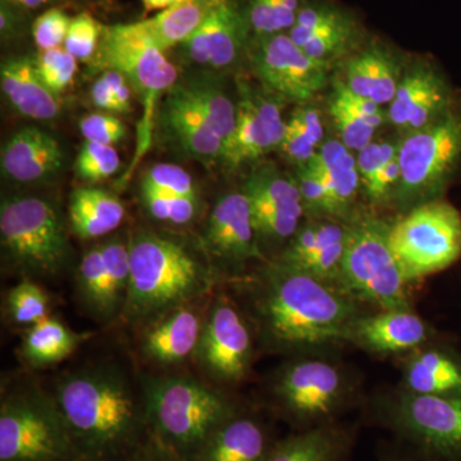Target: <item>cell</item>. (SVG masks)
<instances>
[{
	"label": "cell",
	"mask_w": 461,
	"mask_h": 461,
	"mask_svg": "<svg viewBox=\"0 0 461 461\" xmlns=\"http://www.w3.org/2000/svg\"><path fill=\"white\" fill-rule=\"evenodd\" d=\"M162 122L173 140L189 156L200 160L223 157L222 139L214 132L182 85L176 84L167 93L162 107Z\"/></svg>",
	"instance_id": "cb8c5ba5"
},
{
	"label": "cell",
	"mask_w": 461,
	"mask_h": 461,
	"mask_svg": "<svg viewBox=\"0 0 461 461\" xmlns=\"http://www.w3.org/2000/svg\"><path fill=\"white\" fill-rule=\"evenodd\" d=\"M330 115L339 140L353 153H359L373 141L375 130L360 120L335 93L330 100Z\"/></svg>",
	"instance_id": "60d3db41"
},
{
	"label": "cell",
	"mask_w": 461,
	"mask_h": 461,
	"mask_svg": "<svg viewBox=\"0 0 461 461\" xmlns=\"http://www.w3.org/2000/svg\"><path fill=\"white\" fill-rule=\"evenodd\" d=\"M68 214L76 236L83 240L98 239L121 226L124 206L108 191L81 187L72 193Z\"/></svg>",
	"instance_id": "4dcf8cb0"
},
{
	"label": "cell",
	"mask_w": 461,
	"mask_h": 461,
	"mask_svg": "<svg viewBox=\"0 0 461 461\" xmlns=\"http://www.w3.org/2000/svg\"><path fill=\"white\" fill-rule=\"evenodd\" d=\"M248 27L247 16L233 0H227L181 45L191 62L223 68L238 58Z\"/></svg>",
	"instance_id": "ffe728a7"
},
{
	"label": "cell",
	"mask_w": 461,
	"mask_h": 461,
	"mask_svg": "<svg viewBox=\"0 0 461 461\" xmlns=\"http://www.w3.org/2000/svg\"><path fill=\"white\" fill-rule=\"evenodd\" d=\"M391 249L411 284L453 266L461 257V215L450 203L430 200L390 226Z\"/></svg>",
	"instance_id": "9c48e42d"
},
{
	"label": "cell",
	"mask_w": 461,
	"mask_h": 461,
	"mask_svg": "<svg viewBox=\"0 0 461 461\" xmlns=\"http://www.w3.org/2000/svg\"><path fill=\"white\" fill-rule=\"evenodd\" d=\"M62 165L59 142L38 127H25L14 133L2 150L3 173L23 184L44 180Z\"/></svg>",
	"instance_id": "484cf974"
},
{
	"label": "cell",
	"mask_w": 461,
	"mask_h": 461,
	"mask_svg": "<svg viewBox=\"0 0 461 461\" xmlns=\"http://www.w3.org/2000/svg\"><path fill=\"white\" fill-rule=\"evenodd\" d=\"M335 94L360 120L373 127L375 131L384 122V113L382 111V105L377 104L373 100L357 95L353 91L348 90L345 84H338Z\"/></svg>",
	"instance_id": "681fc988"
},
{
	"label": "cell",
	"mask_w": 461,
	"mask_h": 461,
	"mask_svg": "<svg viewBox=\"0 0 461 461\" xmlns=\"http://www.w3.org/2000/svg\"><path fill=\"white\" fill-rule=\"evenodd\" d=\"M400 80L402 77L395 59L379 47H372L357 54L346 68L345 85L348 89L379 105L393 102Z\"/></svg>",
	"instance_id": "f546056e"
},
{
	"label": "cell",
	"mask_w": 461,
	"mask_h": 461,
	"mask_svg": "<svg viewBox=\"0 0 461 461\" xmlns=\"http://www.w3.org/2000/svg\"><path fill=\"white\" fill-rule=\"evenodd\" d=\"M402 390L421 395L461 397V355L453 348L429 344L406 354Z\"/></svg>",
	"instance_id": "d4e9b609"
},
{
	"label": "cell",
	"mask_w": 461,
	"mask_h": 461,
	"mask_svg": "<svg viewBox=\"0 0 461 461\" xmlns=\"http://www.w3.org/2000/svg\"><path fill=\"white\" fill-rule=\"evenodd\" d=\"M141 387L149 436L184 461H193L212 433L239 411L223 393L193 377H147Z\"/></svg>",
	"instance_id": "277c9868"
},
{
	"label": "cell",
	"mask_w": 461,
	"mask_h": 461,
	"mask_svg": "<svg viewBox=\"0 0 461 461\" xmlns=\"http://www.w3.org/2000/svg\"><path fill=\"white\" fill-rule=\"evenodd\" d=\"M272 393L282 417L300 430L335 423L353 395L344 369L314 357L285 366Z\"/></svg>",
	"instance_id": "30bf717a"
},
{
	"label": "cell",
	"mask_w": 461,
	"mask_h": 461,
	"mask_svg": "<svg viewBox=\"0 0 461 461\" xmlns=\"http://www.w3.org/2000/svg\"><path fill=\"white\" fill-rule=\"evenodd\" d=\"M98 58L103 68L120 72L144 102L145 118L151 122L154 103L177 84V69L165 50L151 41L140 23L103 27Z\"/></svg>",
	"instance_id": "7c38bea8"
},
{
	"label": "cell",
	"mask_w": 461,
	"mask_h": 461,
	"mask_svg": "<svg viewBox=\"0 0 461 461\" xmlns=\"http://www.w3.org/2000/svg\"><path fill=\"white\" fill-rule=\"evenodd\" d=\"M323 181L339 209V218L350 212L357 190L362 187L357 158L341 140L323 142L317 154L306 165Z\"/></svg>",
	"instance_id": "f1b7e54d"
},
{
	"label": "cell",
	"mask_w": 461,
	"mask_h": 461,
	"mask_svg": "<svg viewBox=\"0 0 461 461\" xmlns=\"http://www.w3.org/2000/svg\"><path fill=\"white\" fill-rule=\"evenodd\" d=\"M120 167V156L113 147L90 141H85L75 162L76 175L87 182L107 180Z\"/></svg>",
	"instance_id": "f35d334b"
},
{
	"label": "cell",
	"mask_w": 461,
	"mask_h": 461,
	"mask_svg": "<svg viewBox=\"0 0 461 461\" xmlns=\"http://www.w3.org/2000/svg\"><path fill=\"white\" fill-rule=\"evenodd\" d=\"M182 0H141L145 12L166 11V9L178 5Z\"/></svg>",
	"instance_id": "9f6ffc18"
},
{
	"label": "cell",
	"mask_w": 461,
	"mask_h": 461,
	"mask_svg": "<svg viewBox=\"0 0 461 461\" xmlns=\"http://www.w3.org/2000/svg\"><path fill=\"white\" fill-rule=\"evenodd\" d=\"M130 287L122 320L145 327L212 290L213 273L186 245L151 230L130 239Z\"/></svg>",
	"instance_id": "3957f363"
},
{
	"label": "cell",
	"mask_w": 461,
	"mask_h": 461,
	"mask_svg": "<svg viewBox=\"0 0 461 461\" xmlns=\"http://www.w3.org/2000/svg\"><path fill=\"white\" fill-rule=\"evenodd\" d=\"M182 86L200 112L204 114L214 132L222 139L226 149L236 126V105L232 100L224 93L221 84L211 77L195 78Z\"/></svg>",
	"instance_id": "836d02e7"
},
{
	"label": "cell",
	"mask_w": 461,
	"mask_h": 461,
	"mask_svg": "<svg viewBox=\"0 0 461 461\" xmlns=\"http://www.w3.org/2000/svg\"><path fill=\"white\" fill-rule=\"evenodd\" d=\"M0 85L9 104L23 117L48 121L59 114V99L42 81L32 58L5 59L0 67Z\"/></svg>",
	"instance_id": "4316f807"
},
{
	"label": "cell",
	"mask_w": 461,
	"mask_h": 461,
	"mask_svg": "<svg viewBox=\"0 0 461 461\" xmlns=\"http://www.w3.org/2000/svg\"><path fill=\"white\" fill-rule=\"evenodd\" d=\"M103 27L89 14L72 18L63 48L77 60H89L95 56L102 39Z\"/></svg>",
	"instance_id": "ee69618b"
},
{
	"label": "cell",
	"mask_w": 461,
	"mask_h": 461,
	"mask_svg": "<svg viewBox=\"0 0 461 461\" xmlns=\"http://www.w3.org/2000/svg\"><path fill=\"white\" fill-rule=\"evenodd\" d=\"M251 205L304 206L296 180L272 168H262L249 178L244 187Z\"/></svg>",
	"instance_id": "e575fe53"
},
{
	"label": "cell",
	"mask_w": 461,
	"mask_h": 461,
	"mask_svg": "<svg viewBox=\"0 0 461 461\" xmlns=\"http://www.w3.org/2000/svg\"><path fill=\"white\" fill-rule=\"evenodd\" d=\"M318 149L320 148L293 121H287L284 140L278 149L286 159L294 165L304 167L313 159Z\"/></svg>",
	"instance_id": "c3c4849f"
},
{
	"label": "cell",
	"mask_w": 461,
	"mask_h": 461,
	"mask_svg": "<svg viewBox=\"0 0 461 461\" xmlns=\"http://www.w3.org/2000/svg\"><path fill=\"white\" fill-rule=\"evenodd\" d=\"M142 203L148 213L160 222L184 226L193 222L198 213V199L182 198L141 186Z\"/></svg>",
	"instance_id": "74e56055"
},
{
	"label": "cell",
	"mask_w": 461,
	"mask_h": 461,
	"mask_svg": "<svg viewBox=\"0 0 461 461\" xmlns=\"http://www.w3.org/2000/svg\"><path fill=\"white\" fill-rule=\"evenodd\" d=\"M354 35L353 21L348 18L339 25L330 27V29L323 30V32H315L299 47L312 59L329 66L330 60L336 59V58L344 54L346 50L350 47Z\"/></svg>",
	"instance_id": "ab89813d"
},
{
	"label": "cell",
	"mask_w": 461,
	"mask_h": 461,
	"mask_svg": "<svg viewBox=\"0 0 461 461\" xmlns=\"http://www.w3.org/2000/svg\"><path fill=\"white\" fill-rule=\"evenodd\" d=\"M348 233V223L338 218L313 217L299 227L276 260L339 287Z\"/></svg>",
	"instance_id": "e0dca14e"
},
{
	"label": "cell",
	"mask_w": 461,
	"mask_h": 461,
	"mask_svg": "<svg viewBox=\"0 0 461 461\" xmlns=\"http://www.w3.org/2000/svg\"><path fill=\"white\" fill-rule=\"evenodd\" d=\"M50 393L84 461H126L149 437L142 387L117 366L67 372Z\"/></svg>",
	"instance_id": "7a4b0ae2"
},
{
	"label": "cell",
	"mask_w": 461,
	"mask_h": 461,
	"mask_svg": "<svg viewBox=\"0 0 461 461\" xmlns=\"http://www.w3.org/2000/svg\"><path fill=\"white\" fill-rule=\"evenodd\" d=\"M373 418L436 461H461V397L400 390L379 400Z\"/></svg>",
	"instance_id": "ba28073f"
},
{
	"label": "cell",
	"mask_w": 461,
	"mask_h": 461,
	"mask_svg": "<svg viewBox=\"0 0 461 461\" xmlns=\"http://www.w3.org/2000/svg\"><path fill=\"white\" fill-rule=\"evenodd\" d=\"M72 18L60 9L53 8L36 18L32 38L39 50H56L65 45Z\"/></svg>",
	"instance_id": "bcb514c9"
},
{
	"label": "cell",
	"mask_w": 461,
	"mask_h": 461,
	"mask_svg": "<svg viewBox=\"0 0 461 461\" xmlns=\"http://www.w3.org/2000/svg\"><path fill=\"white\" fill-rule=\"evenodd\" d=\"M204 240L208 250L226 263L262 259L250 202L244 191L227 194L215 203Z\"/></svg>",
	"instance_id": "ac0fdd59"
},
{
	"label": "cell",
	"mask_w": 461,
	"mask_h": 461,
	"mask_svg": "<svg viewBox=\"0 0 461 461\" xmlns=\"http://www.w3.org/2000/svg\"><path fill=\"white\" fill-rule=\"evenodd\" d=\"M276 442L259 418L238 411L212 433L193 461H264Z\"/></svg>",
	"instance_id": "603a6c76"
},
{
	"label": "cell",
	"mask_w": 461,
	"mask_h": 461,
	"mask_svg": "<svg viewBox=\"0 0 461 461\" xmlns=\"http://www.w3.org/2000/svg\"><path fill=\"white\" fill-rule=\"evenodd\" d=\"M91 100H93L95 107L103 109V111L117 113V104H115L113 91H112L111 85L105 80L104 76H100L98 80L94 83L93 87H91Z\"/></svg>",
	"instance_id": "db71d44e"
},
{
	"label": "cell",
	"mask_w": 461,
	"mask_h": 461,
	"mask_svg": "<svg viewBox=\"0 0 461 461\" xmlns=\"http://www.w3.org/2000/svg\"><path fill=\"white\" fill-rule=\"evenodd\" d=\"M253 66L267 90L294 102H308L329 80V66L312 59L285 32L258 38Z\"/></svg>",
	"instance_id": "9a60e30c"
},
{
	"label": "cell",
	"mask_w": 461,
	"mask_h": 461,
	"mask_svg": "<svg viewBox=\"0 0 461 461\" xmlns=\"http://www.w3.org/2000/svg\"><path fill=\"white\" fill-rule=\"evenodd\" d=\"M432 329L411 308L387 309L362 314L348 342L377 355L409 354L429 344Z\"/></svg>",
	"instance_id": "d6986e66"
},
{
	"label": "cell",
	"mask_w": 461,
	"mask_h": 461,
	"mask_svg": "<svg viewBox=\"0 0 461 461\" xmlns=\"http://www.w3.org/2000/svg\"><path fill=\"white\" fill-rule=\"evenodd\" d=\"M286 131L281 105L272 96L245 87L236 104V126L224 149L223 159L230 167L256 160L280 149Z\"/></svg>",
	"instance_id": "2e32d148"
},
{
	"label": "cell",
	"mask_w": 461,
	"mask_h": 461,
	"mask_svg": "<svg viewBox=\"0 0 461 461\" xmlns=\"http://www.w3.org/2000/svg\"><path fill=\"white\" fill-rule=\"evenodd\" d=\"M253 351L247 321L229 299L218 297L205 315L194 359L214 381L233 384L247 377Z\"/></svg>",
	"instance_id": "4fadbf2b"
},
{
	"label": "cell",
	"mask_w": 461,
	"mask_h": 461,
	"mask_svg": "<svg viewBox=\"0 0 461 461\" xmlns=\"http://www.w3.org/2000/svg\"><path fill=\"white\" fill-rule=\"evenodd\" d=\"M89 333H76L56 318L48 317L33 324L23 335L20 354L32 366H51L65 360Z\"/></svg>",
	"instance_id": "d6a6232c"
},
{
	"label": "cell",
	"mask_w": 461,
	"mask_h": 461,
	"mask_svg": "<svg viewBox=\"0 0 461 461\" xmlns=\"http://www.w3.org/2000/svg\"><path fill=\"white\" fill-rule=\"evenodd\" d=\"M414 450V448H412ZM379 461H436L414 450V454L402 453V451L393 450V448H384L379 453Z\"/></svg>",
	"instance_id": "11a10c76"
},
{
	"label": "cell",
	"mask_w": 461,
	"mask_h": 461,
	"mask_svg": "<svg viewBox=\"0 0 461 461\" xmlns=\"http://www.w3.org/2000/svg\"><path fill=\"white\" fill-rule=\"evenodd\" d=\"M126 461H184L158 444L150 436L145 439L144 444L138 448Z\"/></svg>",
	"instance_id": "f5cc1de1"
},
{
	"label": "cell",
	"mask_w": 461,
	"mask_h": 461,
	"mask_svg": "<svg viewBox=\"0 0 461 461\" xmlns=\"http://www.w3.org/2000/svg\"><path fill=\"white\" fill-rule=\"evenodd\" d=\"M227 0H182L154 17L139 21L144 32L162 50L181 45L206 17Z\"/></svg>",
	"instance_id": "1f68e13d"
},
{
	"label": "cell",
	"mask_w": 461,
	"mask_h": 461,
	"mask_svg": "<svg viewBox=\"0 0 461 461\" xmlns=\"http://www.w3.org/2000/svg\"><path fill=\"white\" fill-rule=\"evenodd\" d=\"M8 317L20 326H33L50 317V297L30 278L8 291L5 297Z\"/></svg>",
	"instance_id": "8d00e7d4"
},
{
	"label": "cell",
	"mask_w": 461,
	"mask_h": 461,
	"mask_svg": "<svg viewBox=\"0 0 461 461\" xmlns=\"http://www.w3.org/2000/svg\"><path fill=\"white\" fill-rule=\"evenodd\" d=\"M354 441V429L335 421L280 439L264 461H348Z\"/></svg>",
	"instance_id": "83f0119b"
},
{
	"label": "cell",
	"mask_w": 461,
	"mask_h": 461,
	"mask_svg": "<svg viewBox=\"0 0 461 461\" xmlns=\"http://www.w3.org/2000/svg\"><path fill=\"white\" fill-rule=\"evenodd\" d=\"M258 332L273 351L303 353L348 342L364 314L342 288L273 260L249 286Z\"/></svg>",
	"instance_id": "6da1fadb"
},
{
	"label": "cell",
	"mask_w": 461,
	"mask_h": 461,
	"mask_svg": "<svg viewBox=\"0 0 461 461\" xmlns=\"http://www.w3.org/2000/svg\"><path fill=\"white\" fill-rule=\"evenodd\" d=\"M0 461H84L50 393L35 384L3 391Z\"/></svg>",
	"instance_id": "5b68a950"
},
{
	"label": "cell",
	"mask_w": 461,
	"mask_h": 461,
	"mask_svg": "<svg viewBox=\"0 0 461 461\" xmlns=\"http://www.w3.org/2000/svg\"><path fill=\"white\" fill-rule=\"evenodd\" d=\"M80 131L85 141L113 147L126 136V126L120 118L111 113L85 115L80 121Z\"/></svg>",
	"instance_id": "7dc6e473"
},
{
	"label": "cell",
	"mask_w": 461,
	"mask_h": 461,
	"mask_svg": "<svg viewBox=\"0 0 461 461\" xmlns=\"http://www.w3.org/2000/svg\"><path fill=\"white\" fill-rule=\"evenodd\" d=\"M129 287V242L109 240L84 254L76 273V290L94 320L109 323L122 317Z\"/></svg>",
	"instance_id": "5bb4252c"
},
{
	"label": "cell",
	"mask_w": 461,
	"mask_h": 461,
	"mask_svg": "<svg viewBox=\"0 0 461 461\" xmlns=\"http://www.w3.org/2000/svg\"><path fill=\"white\" fill-rule=\"evenodd\" d=\"M288 120L293 121L318 148H321V145L323 144L324 129L318 109L302 105L293 112Z\"/></svg>",
	"instance_id": "f907efd6"
},
{
	"label": "cell",
	"mask_w": 461,
	"mask_h": 461,
	"mask_svg": "<svg viewBox=\"0 0 461 461\" xmlns=\"http://www.w3.org/2000/svg\"><path fill=\"white\" fill-rule=\"evenodd\" d=\"M296 182L305 214H311L312 217H330L341 220L338 206L333 202L329 189L311 168L306 166L300 167Z\"/></svg>",
	"instance_id": "7bdbcfd3"
},
{
	"label": "cell",
	"mask_w": 461,
	"mask_h": 461,
	"mask_svg": "<svg viewBox=\"0 0 461 461\" xmlns=\"http://www.w3.org/2000/svg\"><path fill=\"white\" fill-rule=\"evenodd\" d=\"M461 157V115L445 113L400 140L402 178L395 198L403 208L430 202Z\"/></svg>",
	"instance_id": "8fae6325"
},
{
	"label": "cell",
	"mask_w": 461,
	"mask_h": 461,
	"mask_svg": "<svg viewBox=\"0 0 461 461\" xmlns=\"http://www.w3.org/2000/svg\"><path fill=\"white\" fill-rule=\"evenodd\" d=\"M0 241L14 271L57 277L68 266V239L56 206L35 196H11L0 205Z\"/></svg>",
	"instance_id": "8992f818"
},
{
	"label": "cell",
	"mask_w": 461,
	"mask_h": 461,
	"mask_svg": "<svg viewBox=\"0 0 461 461\" xmlns=\"http://www.w3.org/2000/svg\"><path fill=\"white\" fill-rule=\"evenodd\" d=\"M35 63L42 81L57 95L71 85L77 72V59L63 47L41 50Z\"/></svg>",
	"instance_id": "b9f144b4"
},
{
	"label": "cell",
	"mask_w": 461,
	"mask_h": 461,
	"mask_svg": "<svg viewBox=\"0 0 461 461\" xmlns=\"http://www.w3.org/2000/svg\"><path fill=\"white\" fill-rule=\"evenodd\" d=\"M204 318L189 304L147 324L140 339L142 357L157 366H175L194 357Z\"/></svg>",
	"instance_id": "44dd1931"
},
{
	"label": "cell",
	"mask_w": 461,
	"mask_h": 461,
	"mask_svg": "<svg viewBox=\"0 0 461 461\" xmlns=\"http://www.w3.org/2000/svg\"><path fill=\"white\" fill-rule=\"evenodd\" d=\"M390 224L375 217L348 223L339 287L378 311L411 308L409 282L391 249Z\"/></svg>",
	"instance_id": "52a82bcc"
},
{
	"label": "cell",
	"mask_w": 461,
	"mask_h": 461,
	"mask_svg": "<svg viewBox=\"0 0 461 461\" xmlns=\"http://www.w3.org/2000/svg\"><path fill=\"white\" fill-rule=\"evenodd\" d=\"M103 76H104L105 80L111 85L112 91H113L117 113H130L132 108L133 89L131 85L122 74L112 71V69H107Z\"/></svg>",
	"instance_id": "816d5d0a"
},
{
	"label": "cell",
	"mask_w": 461,
	"mask_h": 461,
	"mask_svg": "<svg viewBox=\"0 0 461 461\" xmlns=\"http://www.w3.org/2000/svg\"><path fill=\"white\" fill-rule=\"evenodd\" d=\"M3 2L14 5V7L17 5V7L33 9L41 7V5H45V3L50 2V0H3Z\"/></svg>",
	"instance_id": "6f0895ef"
},
{
	"label": "cell",
	"mask_w": 461,
	"mask_h": 461,
	"mask_svg": "<svg viewBox=\"0 0 461 461\" xmlns=\"http://www.w3.org/2000/svg\"><path fill=\"white\" fill-rule=\"evenodd\" d=\"M447 104L444 81L429 68H414L402 77L388 120L406 132L423 129L442 114Z\"/></svg>",
	"instance_id": "7402d4cb"
},
{
	"label": "cell",
	"mask_w": 461,
	"mask_h": 461,
	"mask_svg": "<svg viewBox=\"0 0 461 461\" xmlns=\"http://www.w3.org/2000/svg\"><path fill=\"white\" fill-rule=\"evenodd\" d=\"M299 0H249L247 20L258 38L290 32L300 11Z\"/></svg>",
	"instance_id": "d590c367"
},
{
	"label": "cell",
	"mask_w": 461,
	"mask_h": 461,
	"mask_svg": "<svg viewBox=\"0 0 461 461\" xmlns=\"http://www.w3.org/2000/svg\"><path fill=\"white\" fill-rule=\"evenodd\" d=\"M141 186L182 196V198L198 199L195 184L189 173L184 168L173 165H158L151 167L145 173Z\"/></svg>",
	"instance_id": "f6af8a7d"
}]
</instances>
